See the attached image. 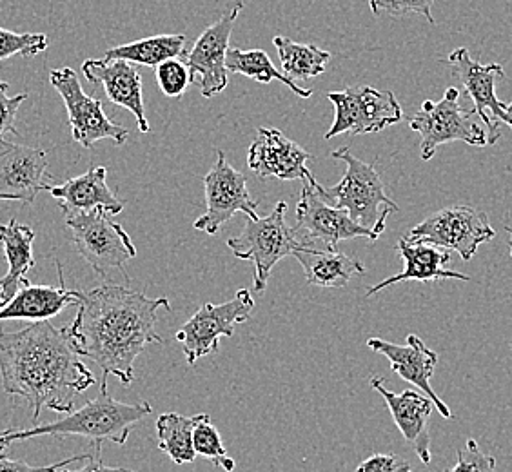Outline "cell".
Listing matches in <instances>:
<instances>
[{"label": "cell", "instance_id": "obj_1", "mask_svg": "<svg viewBox=\"0 0 512 472\" xmlns=\"http://www.w3.org/2000/svg\"><path fill=\"white\" fill-rule=\"evenodd\" d=\"M158 309H171L168 298L106 284L82 293L79 311L68 329L75 351L102 369L100 387L109 376L133 384L135 360L151 344H162L155 331Z\"/></svg>", "mask_w": 512, "mask_h": 472}, {"label": "cell", "instance_id": "obj_2", "mask_svg": "<svg viewBox=\"0 0 512 472\" xmlns=\"http://www.w3.org/2000/svg\"><path fill=\"white\" fill-rule=\"evenodd\" d=\"M2 389L19 396L33 409V423L40 413H71L75 396L95 385V376L82 362L66 327L40 320L17 333L0 331Z\"/></svg>", "mask_w": 512, "mask_h": 472}, {"label": "cell", "instance_id": "obj_3", "mask_svg": "<svg viewBox=\"0 0 512 472\" xmlns=\"http://www.w3.org/2000/svg\"><path fill=\"white\" fill-rule=\"evenodd\" d=\"M149 402L142 404H124L115 400L108 393V387H100V393L95 400L80 409H73L66 418L51 423H33V427L26 429H0V451H6L11 443L24 442L39 436H53V438H66V436H82L95 442L97 451L102 449V442L124 445L128 442L131 429L148 418L151 414Z\"/></svg>", "mask_w": 512, "mask_h": 472}, {"label": "cell", "instance_id": "obj_4", "mask_svg": "<svg viewBox=\"0 0 512 472\" xmlns=\"http://www.w3.org/2000/svg\"><path fill=\"white\" fill-rule=\"evenodd\" d=\"M333 158L344 162V178L329 189L316 180V191L327 204L345 209L356 224L369 229L378 240L385 231L387 217L398 213L400 207L387 197L384 182L373 164L355 157L349 148L336 149Z\"/></svg>", "mask_w": 512, "mask_h": 472}, {"label": "cell", "instance_id": "obj_5", "mask_svg": "<svg viewBox=\"0 0 512 472\" xmlns=\"http://www.w3.org/2000/svg\"><path fill=\"white\" fill-rule=\"evenodd\" d=\"M409 128L420 135L422 160H431L436 149L449 142H465L474 148L489 146V135L480 124L476 109L460 106V89H445L438 102L424 100L422 108L409 118Z\"/></svg>", "mask_w": 512, "mask_h": 472}, {"label": "cell", "instance_id": "obj_6", "mask_svg": "<svg viewBox=\"0 0 512 472\" xmlns=\"http://www.w3.org/2000/svg\"><path fill=\"white\" fill-rule=\"evenodd\" d=\"M287 204L278 202L267 217H247L240 235L227 240L235 258L249 260L255 266L253 289L264 293L273 267L286 256H293L300 242L293 227L287 226Z\"/></svg>", "mask_w": 512, "mask_h": 472}, {"label": "cell", "instance_id": "obj_7", "mask_svg": "<svg viewBox=\"0 0 512 472\" xmlns=\"http://www.w3.org/2000/svg\"><path fill=\"white\" fill-rule=\"evenodd\" d=\"M64 218L79 255L97 275L108 278L113 269H119L128 278L124 266L137 256V247L119 222H113L102 209Z\"/></svg>", "mask_w": 512, "mask_h": 472}, {"label": "cell", "instance_id": "obj_8", "mask_svg": "<svg viewBox=\"0 0 512 472\" xmlns=\"http://www.w3.org/2000/svg\"><path fill=\"white\" fill-rule=\"evenodd\" d=\"M302 197L296 206V240L300 246L333 249L344 240L351 238H367L375 242L376 236L356 224L345 209L327 204L316 191V178L311 171L302 178Z\"/></svg>", "mask_w": 512, "mask_h": 472}, {"label": "cell", "instance_id": "obj_9", "mask_svg": "<svg viewBox=\"0 0 512 472\" xmlns=\"http://www.w3.org/2000/svg\"><path fill=\"white\" fill-rule=\"evenodd\" d=\"M327 99L335 106V122L325 133L327 140L344 133H380L404 118V109L393 91H380L373 86H351L344 91H333L327 93Z\"/></svg>", "mask_w": 512, "mask_h": 472}, {"label": "cell", "instance_id": "obj_10", "mask_svg": "<svg viewBox=\"0 0 512 472\" xmlns=\"http://www.w3.org/2000/svg\"><path fill=\"white\" fill-rule=\"evenodd\" d=\"M496 236L489 217L471 206L444 207L425 218L407 235L414 242H427L458 253L463 262L473 260L478 247Z\"/></svg>", "mask_w": 512, "mask_h": 472}, {"label": "cell", "instance_id": "obj_11", "mask_svg": "<svg viewBox=\"0 0 512 472\" xmlns=\"http://www.w3.org/2000/svg\"><path fill=\"white\" fill-rule=\"evenodd\" d=\"M50 82L68 111L73 140L82 148L91 149L104 138H111L117 146H124L128 142V129L113 122L104 113L99 99H93L84 93L73 69H51Z\"/></svg>", "mask_w": 512, "mask_h": 472}, {"label": "cell", "instance_id": "obj_12", "mask_svg": "<svg viewBox=\"0 0 512 472\" xmlns=\"http://www.w3.org/2000/svg\"><path fill=\"white\" fill-rule=\"evenodd\" d=\"M253 309L255 300L247 289H240L235 298L224 304L202 305L177 333L188 364L195 365L207 354L217 353L218 338L235 335V325L247 322Z\"/></svg>", "mask_w": 512, "mask_h": 472}, {"label": "cell", "instance_id": "obj_13", "mask_svg": "<svg viewBox=\"0 0 512 472\" xmlns=\"http://www.w3.org/2000/svg\"><path fill=\"white\" fill-rule=\"evenodd\" d=\"M206 213L195 220L193 227L206 235H217L220 227L233 215L244 213L256 217L258 202L247 191V180L227 162L224 151H217V162L204 177Z\"/></svg>", "mask_w": 512, "mask_h": 472}, {"label": "cell", "instance_id": "obj_14", "mask_svg": "<svg viewBox=\"0 0 512 472\" xmlns=\"http://www.w3.org/2000/svg\"><path fill=\"white\" fill-rule=\"evenodd\" d=\"M48 153L0 137V200L33 204L40 191L53 186Z\"/></svg>", "mask_w": 512, "mask_h": 472}, {"label": "cell", "instance_id": "obj_15", "mask_svg": "<svg viewBox=\"0 0 512 472\" xmlns=\"http://www.w3.org/2000/svg\"><path fill=\"white\" fill-rule=\"evenodd\" d=\"M242 10H244V2L238 0L231 11H227L226 15H222L213 26L204 30L195 42L193 50L186 53L184 62L191 69L193 79L198 80L202 97L206 99L222 93L229 84L226 55L233 26Z\"/></svg>", "mask_w": 512, "mask_h": 472}, {"label": "cell", "instance_id": "obj_16", "mask_svg": "<svg viewBox=\"0 0 512 472\" xmlns=\"http://www.w3.org/2000/svg\"><path fill=\"white\" fill-rule=\"evenodd\" d=\"M447 64L453 68L467 95L473 99L478 117L487 126L489 146H494L502 137L500 124L505 102L496 97V82L505 77L502 64H480L465 48L454 50L447 57Z\"/></svg>", "mask_w": 512, "mask_h": 472}, {"label": "cell", "instance_id": "obj_17", "mask_svg": "<svg viewBox=\"0 0 512 472\" xmlns=\"http://www.w3.org/2000/svg\"><path fill=\"white\" fill-rule=\"evenodd\" d=\"M311 153L287 138L280 129L258 128L247 151V166L260 178L302 180L309 173Z\"/></svg>", "mask_w": 512, "mask_h": 472}, {"label": "cell", "instance_id": "obj_18", "mask_svg": "<svg viewBox=\"0 0 512 472\" xmlns=\"http://www.w3.org/2000/svg\"><path fill=\"white\" fill-rule=\"evenodd\" d=\"M367 347L375 353L384 354L385 358L391 362V369L398 374L402 380L409 384L416 385L425 396H429L434 402V407L438 413L442 414L447 420L453 418V413L447 405L438 398L431 387V378H433L434 369L438 364V354L433 349H429L424 344L420 336L407 335L405 345L393 344L380 338H371L367 340Z\"/></svg>", "mask_w": 512, "mask_h": 472}, {"label": "cell", "instance_id": "obj_19", "mask_svg": "<svg viewBox=\"0 0 512 472\" xmlns=\"http://www.w3.org/2000/svg\"><path fill=\"white\" fill-rule=\"evenodd\" d=\"M82 73L91 84H100L111 104L128 109L137 118L138 131L149 133L148 117L142 99V77L133 62L122 59H88Z\"/></svg>", "mask_w": 512, "mask_h": 472}, {"label": "cell", "instance_id": "obj_20", "mask_svg": "<svg viewBox=\"0 0 512 472\" xmlns=\"http://www.w3.org/2000/svg\"><path fill=\"white\" fill-rule=\"evenodd\" d=\"M369 385L384 398L405 442L413 447L414 453L424 465H429L431 463L429 416L433 414V409H436L433 400L416 391L393 393L385 387L384 380L376 376L369 380Z\"/></svg>", "mask_w": 512, "mask_h": 472}, {"label": "cell", "instance_id": "obj_21", "mask_svg": "<svg viewBox=\"0 0 512 472\" xmlns=\"http://www.w3.org/2000/svg\"><path fill=\"white\" fill-rule=\"evenodd\" d=\"M396 249L404 260V271L385 278L376 286L369 287L367 296L376 295L387 287L400 284V282H438V280L469 282L471 280V276L462 275L458 271H451L445 267L451 262V253L447 249L427 244V242H414L407 236L398 240Z\"/></svg>", "mask_w": 512, "mask_h": 472}, {"label": "cell", "instance_id": "obj_22", "mask_svg": "<svg viewBox=\"0 0 512 472\" xmlns=\"http://www.w3.org/2000/svg\"><path fill=\"white\" fill-rule=\"evenodd\" d=\"M108 169L97 166L80 175L69 178L68 182L53 186L48 189L51 197L59 200L60 211L64 217L77 215V213H89L95 209H102L108 215H120L124 209V200L117 197L109 189Z\"/></svg>", "mask_w": 512, "mask_h": 472}, {"label": "cell", "instance_id": "obj_23", "mask_svg": "<svg viewBox=\"0 0 512 472\" xmlns=\"http://www.w3.org/2000/svg\"><path fill=\"white\" fill-rule=\"evenodd\" d=\"M59 269V287L31 286L20 287L17 295L0 309V322L6 320H51L60 315L69 305H79L82 291L68 289L64 284L62 267Z\"/></svg>", "mask_w": 512, "mask_h": 472}, {"label": "cell", "instance_id": "obj_24", "mask_svg": "<svg viewBox=\"0 0 512 472\" xmlns=\"http://www.w3.org/2000/svg\"><path fill=\"white\" fill-rule=\"evenodd\" d=\"M35 233L30 226L11 218L8 224H0V247L8 260V275L0 280V300L8 304L20 287L30 284L26 275L35 267L33 258Z\"/></svg>", "mask_w": 512, "mask_h": 472}, {"label": "cell", "instance_id": "obj_25", "mask_svg": "<svg viewBox=\"0 0 512 472\" xmlns=\"http://www.w3.org/2000/svg\"><path fill=\"white\" fill-rule=\"evenodd\" d=\"M306 273L307 284L324 289H342L351 278L365 273V266L345 253L333 249L300 246L293 253Z\"/></svg>", "mask_w": 512, "mask_h": 472}, {"label": "cell", "instance_id": "obj_26", "mask_svg": "<svg viewBox=\"0 0 512 472\" xmlns=\"http://www.w3.org/2000/svg\"><path fill=\"white\" fill-rule=\"evenodd\" d=\"M206 416L207 414H160L157 420L158 451L168 454L177 465L195 462L197 453L193 447V431Z\"/></svg>", "mask_w": 512, "mask_h": 472}, {"label": "cell", "instance_id": "obj_27", "mask_svg": "<svg viewBox=\"0 0 512 472\" xmlns=\"http://www.w3.org/2000/svg\"><path fill=\"white\" fill-rule=\"evenodd\" d=\"M186 44V35H157L111 48L106 51V59L128 60L140 66L157 68L166 60L186 57Z\"/></svg>", "mask_w": 512, "mask_h": 472}, {"label": "cell", "instance_id": "obj_28", "mask_svg": "<svg viewBox=\"0 0 512 472\" xmlns=\"http://www.w3.org/2000/svg\"><path fill=\"white\" fill-rule=\"evenodd\" d=\"M273 44L278 51L284 75L295 82L320 77L325 71V64L331 60L329 51L320 50L313 44H300L287 37H275Z\"/></svg>", "mask_w": 512, "mask_h": 472}, {"label": "cell", "instance_id": "obj_29", "mask_svg": "<svg viewBox=\"0 0 512 472\" xmlns=\"http://www.w3.org/2000/svg\"><path fill=\"white\" fill-rule=\"evenodd\" d=\"M226 68L229 73H238L249 79L256 80L260 84H269L271 80H278L286 84V88L291 89L300 99H311L313 91L311 89L298 88L295 80L289 79L284 73H280L273 66L266 51L262 50H235L229 48L226 55Z\"/></svg>", "mask_w": 512, "mask_h": 472}, {"label": "cell", "instance_id": "obj_30", "mask_svg": "<svg viewBox=\"0 0 512 472\" xmlns=\"http://www.w3.org/2000/svg\"><path fill=\"white\" fill-rule=\"evenodd\" d=\"M193 447L198 456H204L207 460L222 467L226 472L235 471V460L227 456L226 447L222 443V436L217 427L211 422L209 414L202 422L198 423L193 431Z\"/></svg>", "mask_w": 512, "mask_h": 472}, {"label": "cell", "instance_id": "obj_31", "mask_svg": "<svg viewBox=\"0 0 512 472\" xmlns=\"http://www.w3.org/2000/svg\"><path fill=\"white\" fill-rule=\"evenodd\" d=\"M50 40L44 33H15L0 28V60L11 59L15 55L31 59L48 50Z\"/></svg>", "mask_w": 512, "mask_h": 472}, {"label": "cell", "instance_id": "obj_32", "mask_svg": "<svg viewBox=\"0 0 512 472\" xmlns=\"http://www.w3.org/2000/svg\"><path fill=\"white\" fill-rule=\"evenodd\" d=\"M158 86L169 99H178L188 91L189 84H193V73L186 62L178 59H169L155 68Z\"/></svg>", "mask_w": 512, "mask_h": 472}, {"label": "cell", "instance_id": "obj_33", "mask_svg": "<svg viewBox=\"0 0 512 472\" xmlns=\"http://www.w3.org/2000/svg\"><path fill=\"white\" fill-rule=\"evenodd\" d=\"M433 6L434 0H369L373 15H422L431 24H434Z\"/></svg>", "mask_w": 512, "mask_h": 472}, {"label": "cell", "instance_id": "obj_34", "mask_svg": "<svg viewBox=\"0 0 512 472\" xmlns=\"http://www.w3.org/2000/svg\"><path fill=\"white\" fill-rule=\"evenodd\" d=\"M496 460L483 453L476 440H467L465 447L458 451V460L451 469L444 472H494Z\"/></svg>", "mask_w": 512, "mask_h": 472}, {"label": "cell", "instance_id": "obj_35", "mask_svg": "<svg viewBox=\"0 0 512 472\" xmlns=\"http://www.w3.org/2000/svg\"><path fill=\"white\" fill-rule=\"evenodd\" d=\"M8 82L0 80V137H4L6 133L17 135L15 131V118L17 111L24 100H28V93H20L15 97L8 95Z\"/></svg>", "mask_w": 512, "mask_h": 472}, {"label": "cell", "instance_id": "obj_36", "mask_svg": "<svg viewBox=\"0 0 512 472\" xmlns=\"http://www.w3.org/2000/svg\"><path fill=\"white\" fill-rule=\"evenodd\" d=\"M89 458H91V454H80V456H73V458L62 460V462L59 463H51V465L37 467V465H30V463L22 462V460L10 458L8 454L0 451V472H59L60 469H64L66 465L84 462V460H89Z\"/></svg>", "mask_w": 512, "mask_h": 472}, {"label": "cell", "instance_id": "obj_37", "mask_svg": "<svg viewBox=\"0 0 512 472\" xmlns=\"http://www.w3.org/2000/svg\"><path fill=\"white\" fill-rule=\"evenodd\" d=\"M356 472H413V469L396 454H373L358 465Z\"/></svg>", "mask_w": 512, "mask_h": 472}, {"label": "cell", "instance_id": "obj_38", "mask_svg": "<svg viewBox=\"0 0 512 472\" xmlns=\"http://www.w3.org/2000/svg\"><path fill=\"white\" fill-rule=\"evenodd\" d=\"M59 472H135L131 471V469H124V467H108V465H104L102 463V460H99V462H95L93 460V456L89 458L88 465H84V467H80V469H77V471H69V469H60Z\"/></svg>", "mask_w": 512, "mask_h": 472}, {"label": "cell", "instance_id": "obj_39", "mask_svg": "<svg viewBox=\"0 0 512 472\" xmlns=\"http://www.w3.org/2000/svg\"><path fill=\"white\" fill-rule=\"evenodd\" d=\"M512 131V102L511 104H503V120Z\"/></svg>", "mask_w": 512, "mask_h": 472}, {"label": "cell", "instance_id": "obj_40", "mask_svg": "<svg viewBox=\"0 0 512 472\" xmlns=\"http://www.w3.org/2000/svg\"><path fill=\"white\" fill-rule=\"evenodd\" d=\"M507 233H509V247H511L512 256V227H507Z\"/></svg>", "mask_w": 512, "mask_h": 472}, {"label": "cell", "instance_id": "obj_41", "mask_svg": "<svg viewBox=\"0 0 512 472\" xmlns=\"http://www.w3.org/2000/svg\"><path fill=\"white\" fill-rule=\"evenodd\" d=\"M4 305H6V304H4V302H2V300H0V309H2V307H4Z\"/></svg>", "mask_w": 512, "mask_h": 472}]
</instances>
